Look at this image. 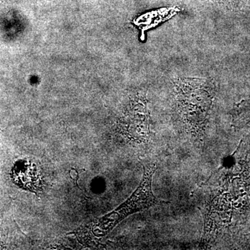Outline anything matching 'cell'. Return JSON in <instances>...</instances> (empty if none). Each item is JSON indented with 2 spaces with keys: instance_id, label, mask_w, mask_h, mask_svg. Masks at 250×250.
Masks as SVG:
<instances>
[{
  "instance_id": "3957f363",
  "label": "cell",
  "mask_w": 250,
  "mask_h": 250,
  "mask_svg": "<svg viewBox=\"0 0 250 250\" xmlns=\"http://www.w3.org/2000/svg\"><path fill=\"white\" fill-rule=\"evenodd\" d=\"M15 166L13 170V177L16 184L27 190H36L40 183V177L35 166L27 163H22Z\"/></svg>"
},
{
  "instance_id": "6da1fadb",
  "label": "cell",
  "mask_w": 250,
  "mask_h": 250,
  "mask_svg": "<svg viewBox=\"0 0 250 250\" xmlns=\"http://www.w3.org/2000/svg\"><path fill=\"white\" fill-rule=\"evenodd\" d=\"M176 109L184 129L200 140L206 127L214 100V88L204 79H177L174 83Z\"/></svg>"
},
{
  "instance_id": "5b68a950",
  "label": "cell",
  "mask_w": 250,
  "mask_h": 250,
  "mask_svg": "<svg viewBox=\"0 0 250 250\" xmlns=\"http://www.w3.org/2000/svg\"><path fill=\"white\" fill-rule=\"evenodd\" d=\"M227 5L229 8L236 9H244L250 8V0H213Z\"/></svg>"
},
{
  "instance_id": "277c9868",
  "label": "cell",
  "mask_w": 250,
  "mask_h": 250,
  "mask_svg": "<svg viewBox=\"0 0 250 250\" xmlns=\"http://www.w3.org/2000/svg\"><path fill=\"white\" fill-rule=\"evenodd\" d=\"M233 123L241 126L250 123V99L238 104L232 111Z\"/></svg>"
},
{
  "instance_id": "7a4b0ae2",
  "label": "cell",
  "mask_w": 250,
  "mask_h": 250,
  "mask_svg": "<svg viewBox=\"0 0 250 250\" xmlns=\"http://www.w3.org/2000/svg\"><path fill=\"white\" fill-rule=\"evenodd\" d=\"M156 169L155 164L144 166L142 180L132 195L116 209L104 215L95 224L93 233L95 236H104L129 215L159 203L152 190V178Z\"/></svg>"
}]
</instances>
